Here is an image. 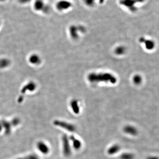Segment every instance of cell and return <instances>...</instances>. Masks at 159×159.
<instances>
[{"mask_svg": "<svg viewBox=\"0 0 159 159\" xmlns=\"http://www.w3.org/2000/svg\"><path fill=\"white\" fill-rule=\"evenodd\" d=\"M69 140L72 141V145L74 149L76 150H79L82 146V143L80 140L77 139L75 137L72 135L69 137Z\"/></svg>", "mask_w": 159, "mask_h": 159, "instance_id": "cell-5", "label": "cell"}, {"mask_svg": "<svg viewBox=\"0 0 159 159\" xmlns=\"http://www.w3.org/2000/svg\"><path fill=\"white\" fill-rule=\"evenodd\" d=\"M46 5L43 0H35L34 3V8L36 11H42Z\"/></svg>", "mask_w": 159, "mask_h": 159, "instance_id": "cell-6", "label": "cell"}, {"mask_svg": "<svg viewBox=\"0 0 159 159\" xmlns=\"http://www.w3.org/2000/svg\"><path fill=\"white\" fill-rule=\"evenodd\" d=\"M146 46L147 48L151 50L153 49L155 46V43L152 40H148L146 43Z\"/></svg>", "mask_w": 159, "mask_h": 159, "instance_id": "cell-12", "label": "cell"}, {"mask_svg": "<svg viewBox=\"0 0 159 159\" xmlns=\"http://www.w3.org/2000/svg\"><path fill=\"white\" fill-rule=\"evenodd\" d=\"M71 107H72V110L73 111L74 113H75L76 114H78L80 109L77 102L75 101L72 102L71 103Z\"/></svg>", "mask_w": 159, "mask_h": 159, "instance_id": "cell-11", "label": "cell"}, {"mask_svg": "<svg viewBox=\"0 0 159 159\" xmlns=\"http://www.w3.org/2000/svg\"><path fill=\"white\" fill-rule=\"evenodd\" d=\"M36 84L34 82H29L27 84H25V86L23 87L21 90V93L22 95L20 96V100H22V96H24L27 91L29 92L33 91L34 90H35L36 89Z\"/></svg>", "mask_w": 159, "mask_h": 159, "instance_id": "cell-3", "label": "cell"}, {"mask_svg": "<svg viewBox=\"0 0 159 159\" xmlns=\"http://www.w3.org/2000/svg\"><path fill=\"white\" fill-rule=\"evenodd\" d=\"M29 62L32 64L38 65L41 62V59L39 56L36 54H33L29 58Z\"/></svg>", "mask_w": 159, "mask_h": 159, "instance_id": "cell-7", "label": "cell"}, {"mask_svg": "<svg viewBox=\"0 0 159 159\" xmlns=\"http://www.w3.org/2000/svg\"><path fill=\"white\" fill-rule=\"evenodd\" d=\"M62 150L64 155L65 157H69L71 155V149L70 145V140L68 136L64 134L62 137Z\"/></svg>", "mask_w": 159, "mask_h": 159, "instance_id": "cell-1", "label": "cell"}, {"mask_svg": "<svg viewBox=\"0 0 159 159\" xmlns=\"http://www.w3.org/2000/svg\"><path fill=\"white\" fill-rule=\"evenodd\" d=\"M120 159H134V156L133 154L129 152L123 153L120 156Z\"/></svg>", "mask_w": 159, "mask_h": 159, "instance_id": "cell-10", "label": "cell"}, {"mask_svg": "<svg viewBox=\"0 0 159 159\" xmlns=\"http://www.w3.org/2000/svg\"><path fill=\"white\" fill-rule=\"evenodd\" d=\"M5 0H0V2H2V1H5Z\"/></svg>", "mask_w": 159, "mask_h": 159, "instance_id": "cell-15", "label": "cell"}, {"mask_svg": "<svg viewBox=\"0 0 159 159\" xmlns=\"http://www.w3.org/2000/svg\"><path fill=\"white\" fill-rule=\"evenodd\" d=\"M0 26H1V23H0Z\"/></svg>", "mask_w": 159, "mask_h": 159, "instance_id": "cell-16", "label": "cell"}, {"mask_svg": "<svg viewBox=\"0 0 159 159\" xmlns=\"http://www.w3.org/2000/svg\"><path fill=\"white\" fill-rule=\"evenodd\" d=\"M19 2L22 4H27L31 1V0H18Z\"/></svg>", "mask_w": 159, "mask_h": 159, "instance_id": "cell-13", "label": "cell"}, {"mask_svg": "<svg viewBox=\"0 0 159 159\" xmlns=\"http://www.w3.org/2000/svg\"><path fill=\"white\" fill-rule=\"evenodd\" d=\"M10 65V61L7 59H0V69L7 68Z\"/></svg>", "mask_w": 159, "mask_h": 159, "instance_id": "cell-9", "label": "cell"}, {"mask_svg": "<svg viewBox=\"0 0 159 159\" xmlns=\"http://www.w3.org/2000/svg\"><path fill=\"white\" fill-rule=\"evenodd\" d=\"M123 131L125 133L131 135V136H136L138 133L137 129L131 125H127L124 127Z\"/></svg>", "mask_w": 159, "mask_h": 159, "instance_id": "cell-4", "label": "cell"}, {"mask_svg": "<svg viewBox=\"0 0 159 159\" xmlns=\"http://www.w3.org/2000/svg\"><path fill=\"white\" fill-rule=\"evenodd\" d=\"M120 150H121V147L119 145H118V144H115L109 148L107 150V153L110 155H113L118 153Z\"/></svg>", "mask_w": 159, "mask_h": 159, "instance_id": "cell-8", "label": "cell"}, {"mask_svg": "<svg viewBox=\"0 0 159 159\" xmlns=\"http://www.w3.org/2000/svg\"><path fill=\"white\" fill-rule=\"evenodd\" d=\"M146 159H159V158L157 156H151L147 157Z\"/></svg>", "mask_w": 159, "mask_h": 159, "instance_id": "cell-14", "label": "cell"}, {"mask_svg": "<svg viewBox=\"0 0 159 159\" xmlns=\"http://www.w3.org/2000/svg\"><path fill=\"white\" fill-rule=\"evenodd\" d=\"M54 124L56 126L64 129L70 132H74L76 131V127L74 125L64 121L56 120L54 122Z\"/></svg>", "mask_w": 159, "mask_h": 159, "instance_id": "cell-2", "label": "cell"}]
</instances>
